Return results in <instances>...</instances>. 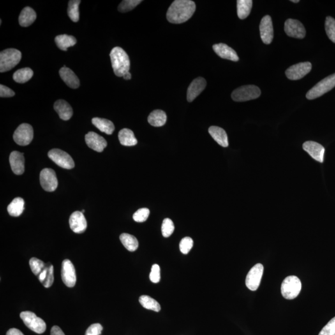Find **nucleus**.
<instances>
[{"label":"nucleus","instance_id":"f704fd0d","mask_svg":"<svg viewBox=\"0 0 335 335\" xmlns=\"http://www.w3.org/2000/svg\"><path fill=\"white\" fill-rule=\"evenodd\" d=\"M139 302L145 309L156 312L160 311L161 306L156 300L148 295H142L139 298Z\"/></svg>","mask_w":335,"mask_h":335},{"label":"nucleus","instance_id":"49530a36","mask_svg":"<svg viewBox=\"0 0 335 335\" xmlns=\"http://www.w3.org/2000/svg\"><path fill=\"white\" fill-rule=\"evenodd\" d=\"M50 335H66L61 330V328L58 327V326H54L51 329V332H50Z\"/></svg>","mask_w":335,"mask_h":335},{"label":"nucleus","instance_id":"4c0bfd02","mask_svg":"<svg viewBox=\"0 0 335 335\" xmlns=\"http://www.w3.org/2000/svg\"><path fill=\"white\" fill-rule=\"evenodd\" d=\"M140 3H142L141 0H124L120 3L118 10L121 13L128 12L134 10Z\"/></svg>","mask_w":335,"mask_h":335},{"label":"nucleus","instance_id":"e433bc0d","mask_svg":"<svg viewBox=\"0 0 335 335\" xmlns=\"http://www.w3.org/2000/svg\"><path fill=\"white\" fill-rule=\"evenodd\" d=\"M325 31L328 37L333 43H335V20L328 16L325 21Z\"/></svg>","mask_w":335,"mask_h":335},{"label":"nucleus","instance_id":"bb28decb","mask_svg":"<svg viewBox=\"0 0 335 335\" xmlns=\"http://www.w3.org/2000/svg\"><path fill=\"white\" fill-rule=\"evenodd\" d=\"M118 137L120 143L124 146L131 147L137 144V138L130 129H122L119 131Z\"/></svg>","mask_w":335,"mask_h":335},{"label":"nucleus","instance_id":"f3484780","mask_svg":"<svg viewBox=\"0 0 335 335\" xmlns=\"http://www.w3.org/2000/svg\"><path fill=\"white\" fill-rule=\"evenodd\" d=\"M85 141L90 149L98 152H102L108 145L107 141L94 132H89L85 135Z\"/></svg>","mask_w":335,"mask_h":335},{"label":"nucleus","instance_id":"7ed1b4c3","mask_svg":"<svg viewBox=\"0 0 335 335\" xmlns=\"http://www.w3.org/2000/svg\"><path fill=\"white\" fill-rule=\"evenodd\" d=\"M111 61L115 75L118 77H123L130 69V59L128 54L121 47H115L110 53Z\"/></svg>","mask_w":335,"mask_h":335},{"label":"nucleus","instance_id":"de8ad7c7","mask_svg":"<svg viewBox=\"0 0 335 335\" xmlns=\"http://www.w3.org/2000/svg\"><path fill=\"white\" fill-rule=\"evenodd\" d=\"M6 335H24V334L18 329H11L7 332Z\"/></svg>","mask_w":335,"mask_h":335},{"label":"nucleus","instance_id":"9d476101","mask_svg":"<svg viewBox=\"0 0 335 335\" xmlns=\"http://www.w3.org/2000/svg\"><path fill=\"white\" fill-rule=\"evenodd\" d=\"M48 156L58 166L65 169H72L75 166V163L70 155L63 150L52 149L48 152Z\"/></svg>","mask_w":335,"mask_h":335},{"label":"nucleus","instance_id":"4be33fe9","mask_svg":"<svg viewBox=\"0 0 335 335\" xmlns=\"http://www.w3.org/2000/svg\"><path fill=\"white\" fill-rule=\"evenodd\" d=\"M11 170L15 174L21 175L24 172V158L23 154L20 152H11L10 156Z\"/></svg>","mask_w":335,"mask_h":335},{"label":"nucleus","instance_id":"72a5a7b5","mask_svg":"<svg viewBox=\"0 0 335 335\" xmlns=\"http://www.w3.org/2000/svg\"><path fill=\"white\" fill-rule=\"evenodd\" d=\"M33 71L30 68H21L13 74V80L18 83H24L31 79Z\"/></svg>","mask_w":335,"mask_h":335},{"label":"nucleus","instance_id":"ea45409f","mask_svg":"<svg viewBox=\"0 0 335 335\" xmlns=\"http://www.w3.org/2000/svg\"><path fill=\"white\" fill-rule=\"evenodd\" d=\"M150 211L147 208H142L138 209L134 213L133 216L134 220L137 223H144L149 218Z\"/></svg>","mask_w":335,"mask_h":335},{"label":"nucleus","instance_id":"ddd939ff","mask_svg":"<svg viewBox=\"0 0 335 335\" xmlns=\"http://www.w3.org/2000/svg\"><path fill=\"white\" fill-rule=\"evenodd\" d=\"M311 70L312 64L310 62H301L290 67L286 71V75L291 80H300L307 75Z\"/></svg>","mask_w":335,"mask_h":335},{"label":"nucleus","instance_id":"5701e85b","mask_svg":"<svg viewBox=\"0 0 335 335\" xmlns=\"http://www.w3.org/2000/svg\"><path fill=\"white\" fill-rule=\"evenodd\" d=\"M59 74L62 79L68 87L77 89L80 87V80L71 69L64 66L60 70Z\"/></svg>","mask_w":335,"mask_h":335},{"label":"nucleus","instance_id":"9b49d317","mask_svg":"<svg viewBox=\"0 0 335 335\" xmlns=\"http://www.w3.org/2000/svg\"><path fill=\"white\" fill-rule=\"evenodd\" d=\"M263 271L264 267L260 263L255 265L251 268L247 274L246 281V287L249 290L255 291L258 290L262 281Z\"/></svg>","mask_w":335,"mask_h":335},{"label":"nucleus","instance_id":"37998d69","mask_svg":"<svg viewBox=\"0 0 335 335\" xmlns=\"http://www.w3.org/2000/svg\"><path fill=\"white\" fill-rule=\"evenodd\" d=\"M318 335H335V316L323 328Z\"/></svg>","mask_w":335,"mask_h":335},{"label":"nucleus","instance_id":"2f4dec72","mask_svg":"<svg viewBox=\"0 0 335 335\" xmlns=\"http://www.w3.org/2000/svg\"><path fill=\"white\" fill-rule=\"evenodd\" d=\"M252 6L253 1L251 0H238L237 15L240 20H244L248 17Z\"/></svg>","mask_w":335,"mask_h":335},{"label":"nucleus","instance_id":"c03bdc74","mask_svg":"<svg viewBox=\"0 0 335 335\" xmlns=\"http://www.w3.org/2000/svg\"><path fill=\"white\" fill-rule=\"evenodd\" d=\"M103 329L102 325L99 323H94L89 326L85 333V335H100Z\"/></svg>","mask_w":335,"mask_h":335},{"label":"nucleus","instance_id":"0eeeda50","mask_svg":"<svg viewBox=\"0 0 335 335\" xmlns=\"http://www.w3.org/2000/svg\"><path fill=\"white\" fill-rule=\"evenodd\" d=\"M261 90L255 85H246L238 88L232 92V98L237 102H244L259 98Z\"/></svg>","mask_w":335,"mask_h":335},{"label":"nucleus","instance_id":"473e14b6","mask_svg":"<svg viewBox=\"0 0 335 335\" xmlns=\"http://www.w3.org/2000/svg\"><path fill=\"white\" fill-rule=\"evenodd\" d=\"M120 240L125 248L129 251H135L138 248V240L133 235L128 233H122L120 235Z\"/></svg>","mask_w":335,"mask_h":335},{"label":"nucleus","instance_id":"f257e3e1","mask_svg":"<svg viewBox=\"0 0 335 335\" xmlns=\"http://www.w3.org/2000/svg\"><path fill=\"white\" fill-rule=\"evenodd\" d=\"M196 11V4L191 0H176L166 13V18L173 24H181L190 19Z\"/></svg>","mask_w":335,"mask_h":335},{"label":"nucleus","instance_id":"c9c22d12","mask_svg":"<svg viewBox=\"0 0 335 335\" xmlns=\"http://www.w3.org/2000/svg\"><path fill=\"white\" fill-rule=\"evenodd\" d=\"M80 0H71L68 6V15L74 22H77L80 19L79 5Z\"/></svg>","mask_w":335,"mask_h":335},{"label":"nucleus","instance_id":"a18cd8bd","mask_svg":"<svg viewBox=\"0 0 335 335\" xmlns=\"http://www.w3.org/2000/svg\"><path fill=\"white\" fill-rule=\"evenodd\" d=\"M15 95V92L11 89L10 88L4 86V85H0V96L1 98H10Z\"/></svg>","mask_w":335,"mask_h":335},{"label":"nucleus","instance_id":"f8f14e48","mask_svg":"<svg viewBox=\"0 0 335 335\" xmlns=\"http://www.w3.org/2000/svg\"><path fill=\"white\" fill-rule=\"evenodd\" d=\"M41 186L47 192H53L57 189L58 180L55 171L50 168H45L40 174Z\"/></svg>","mask_w":335,"mask_h":335},{"label":"nucleus","instance_id":"79ce46f5","mask_svg":"<svg viewBox=\"0 0 335 335\" xmlns=\"http://www.w3.org/2000/svg\"><path fill=\"white\" fill-rule=\"evenodd\" d=\"M160 268L158 265L152 266L151 272L150 274V281L154 283H158L160 281Z\"/></svg>","mask_w":335,"mask_h":335},{"label":"nucleus","instance_id":"dca6fc26","mask_svg":"<svg viewBox=\"0 0 335 335\" xmlns=\"http://www.w3.org/2000/svg\"><path fill=\"white\" fill-rule=\"evenodd\" d=\"M260 36L265 45H269L273 39V26L271 16H265L262 18L260 24Z\"/></svg>","mask_w":335,"mask_h":335},{"label":"nucleus","instance_id":"b1692460","mask_svg":"<svg viewBox=\"0 0 335 335\" xmlns=\"http://www.w3.org/2000/svg\"><path fill=\"white\" fill-rule=\"evenodd\" d=\"M54 108L55 112L59 114L60 118L64 121H68L72 117V108L66 101L63 99L57 100L54 104Z\"/></svg>","mask_w":335,"mask_h":335},{"label":"nucleus","instance_id":"4468645a","mask_svg":"<svg viewBox=\"0 0 335 335\" xmlns=\"http://www.w3.org/2000/svg\"><path fill=\"white\" fill-rule=\"evenodd\" d=\"M284 31L288 36L297 39L304 38L306 34L304 25L299 21L293 19L286 20L284 24Z\"/></svg>","mask_w":335,"mask_h":335},{"label":"nucleus","instance_id":"2eb2a0df","mask_svg":"<svg viewBox=\"0 0 335 335\" xmlns=\"http://www.w3.org/2000/svg\"><path fill=\"white\" fill-rule=\"evenodd\" d=\"M62 279L67 287L73 288L77 281L75 267L69 260H65L62 264Z\"/></svg>","mask_w":335,"mask_h":335},{"label":"nucleus","instance_id":"09e8293b","mask_svg":"<svg viewBox=\"0 0 335 335\" xmlns=\"http://www.w3.org/2000/svg\"><path fill=\"white\" fill-rule=\"evenodd\" d=\"M125 80H129L131 79V74L129 72L124 74L123 77Z\"/></svg>","mask_w":335,"mask_h":335},{"label":"nucleus","instance_id":"7c9ffc66","mask_svg":"<svg viewBox=\"0 0 335 335\" xmlns=\"http://www.w3.org/2000/svg\"><path fill=\"white\" fill-rule=\"evenodd\" d=\"M24 200L22 198H16L9 204L7 210L11 216L19 217L24 211Z\"/></svg>","mask_w":335,"mask_h":335},{"label":"nucleus","instance_id":"423d86ee","mask_svg":"<svg viewBox=\"0 0 335 335\" xmlns=\"http://www.w3.org/2000/svg\"><path fill=\"white\" fill-rule=\"evenodd\" d=\"M335 87V73L326 77L309 90L306 98L310 100L319 98L332 90Z\"/></svg>","mask_w":335,"mask_h":335},{"label":"nucleus","instance_id":"20e7f679","mask_svg":"<svg viewBox=\"0 0 335 335\" xmlns=\"http://www.w3.org/2000/svg\"><path fill=\"white\" fill-rule=\"evenodd\" d=\"M22 52L16 48H8L0 53V72L10 71L20 63Z\"/></svg>","mask_w":335,"mask_h":335},{"label":"nucleus","instance_id":"a211bd4d","mask_svg":"<svg viewBox=\"0 0 335 335\" xmlns=\"http://www.w3.org/2000/svg\"><path fill=\"white\" fill-rule=\"evenodd\" d=\"M303 149L314 160L320 163L323 162L325 149L322 145L313 141H307L304 143Z\"/></svg>","mask_w":335,"mask_h":335},{"label":"nucleus","instance_id":"c85d7f7f","mask_svg":"<svg viewBox=\"0 0 335 335\" xmlns=\"http://www.w3.org/2000/svg\"><path fill=\"white\" fill-rule=\"evenodd\" d=\"M55 42L60 49L67 51L68 47L75 45L77 41L75 37L62 34L57 36L55 38Z\"/></svg>","mask_w":335,"mask_h":335},{"label":"nucleus","instance_id":"39448f33","mask_svg":"<svg viewBox=\"0 0 335 335\" xmlns=\"http://www.w3.org/2000/svg\"><path fill=\"white\" fill-rule=\"evenodd\" d=\"M301 289V281L297 276H288L282 283L281 294L286 299H294L299 295Z\"/></svg>","mask_w":335,"mask_h":335},{"label":"nucleus","instance_id":"1a4fd4ad","mask_svg":"<svg viewBox=\"0 0 335 335\" xmlns=\"http://www.w3.org/2000/svg\"><path fill=\"white\" fill-rule=\"evenodd\" d=\"M34 137L33 128L29 124H21L15 132L13 139L18 145L26 146L32 142Z\"/></svg>","mask_w":335,"mask_h":335},{"label":"nucleus","instance_id":"6e6552de","mask_svg":"<svg viewBox=\"0 0 335 335\" xmlns=\"http://www.w3.org/2000/svg\"><path fill=\"white\" fill-rule=\"evenodd\" d=\"M20 317L23 322L32 331L38 334H43L46 330V324L42 318L38 317L32 312L25 311L20 314Z\"/></svg>","mask_w":335,"mask_h":335},{"label":"nucleus","instance_id":"a19ab883","mask_svg":"<svg viewBox=\"0 0 335 335\" xmlns=\"http://www.w3.org/2000/svg\"><path fill=\"white\" fill-rule=\"evenodd\" d=\"M193 246V240L190 237H186L180 242L179 249L182 254L187 255Z\"/></svg>","mask_w":335,"mask_h":335},{"label":"nucleus","instance_id":"412c9836","mask_svg":"<svg viewBox=\"0 0 335 335\" xmlns=\"http://www.w3.org/2000/svg\"><path fill=\"white\" fill-rule=\"evenodd\" d=\"M214 52L218 55L222 59L229 60L233 62L239 61V57L238 56L237 52L225 44H217L213 45Z\"/></svg>","mask_w":335,"mask_h":335},{"label":"nucleus","instance_id":"6ab92c4d","mask_svg":"<svg viewBox=\"0 0 335 335\" xmlns=\"http://www.w3.org/2000/svg\"><path fill=\"white\" fill-rule=\"evenodd\" d=\"M69 224L71 229L76 233H82L87 230V222L82 212H74L70 217Z\"/></svg>","mask_w":335,"mask_h":335},{"label":"nucleus","instance_id":"aec40b11","mask_svg":"<svg viewBox=\"0 0 335 335\" xmlns=\"http://www.w3.org/2000/svg\"><path fill=\"white\" fill-rule=\"evenodd\" d=\"M206 81L202 77H198L194 80L189 85L187 91V100L192 102L202 93L206 87Z\"/></svg>","mask_w":335,"mask_h":335},{"label":"nucleus","instance_id":"a878e982","mask_svg":"<svg viewBox=\"0 0 335 335\" xmlns=\"http://www.w3.org/2000/svg\"><path fill=\"white\" fill-rule=\"evenodd\" d=\"M37 15L35 11L29 6L25 7L21 12L19 23L22 27H27L35 22Z\"/></svg>","mask_w":335,"mask_h":335},{"label":"nucleus","instance_id":"58836bf2","mask_svg":"<svg viewBox=\"0 0 335 335\" xmlns=\"http://www.w3.org/2000/svg\"><path fill=\"white\" fill-rule=\"evenodd\" d=\"M175 230V225L170 219H164L161 225V232L164 237L168 238L173 234Z\"/></svg>","mask_w":335,"mask_h":335},{"label":"nucleus","instance_id":"8fccbe9b","mask_svg":"<svg viewBox=\"0 0 335 335\" xmlns=\"http://www.w3.org/2000/svg\"><path fill=\"white\" fill-rule=\"evenodd\" d=\"M292 1V3H299V0H292V1Z\"/></svg>","mask_w":335,"mask_h":335},{"label":"nucleus","instance_id":"cd10ccee","mask_svg":"<svg viewBox=\"0 0 335 335\" xmlns=\"http://www.w3.org/2000/svg\"><path fill=\"white\" fill-rule=\"evenodd\" d=\"M92 123L99 131L102 132V133L108 134V135H112L113 132L114 131V125L110 120L99 118V117H94V118L92 119Z\"/></svg>","mask_w":335,"mask_h":335},{"label":"nucleus","instance_id":"393cba45","mask_svg":"<svg viewBox=\"0 0 335 335\" xmlns=\"http://www.w3.org/2000/svg\"><path fill=\"white\" fill-rule=\"evenodd\" d=\"M209 133L214 140L223 147L228 146L227 133L223 128L217 126H211L209 129Z\"/></svg>","mask_w":335,"mask_h":335},{"label":"nucleus","instance_id":"f03ea898","mask_svg":"<svg viewBox=\"0 0 335 335\" xmlns=\"http://www.w3.org/2000/svg\"><path fill=\"white\" fill-rule=\"evenodd\" d=\"M31 271L36 275L45 288H50L54 283V267L50 263H45L37 258L29 260Z\"/></svg>","mask_w":335,"mask_h":335},{"label":"nucleus","instance_id":"c756f323","mask_svg":"<svg viewBox=\"0 0 335 335\" xmlns=\"http://www.w3.org/2000/svg\"><path fill=\"white\" fill-rule=\"evenodd\" d=\"M167 116L166 113L161 110H155L150 113L148 121L154 127H161L165 124Z\"/></svg>","mask_w":335,"mask_h":335}]
</instances>
